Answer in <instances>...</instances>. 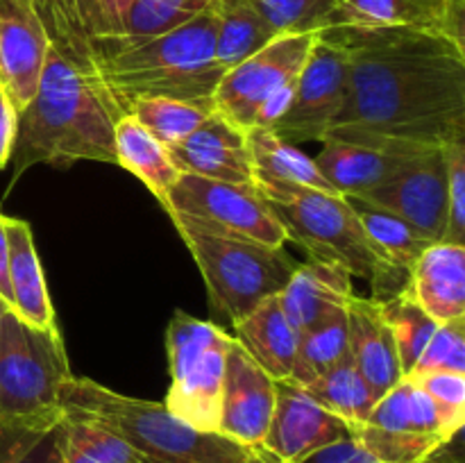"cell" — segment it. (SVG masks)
<instances>
[{
	"label": "cell",
	"instance_id": "obj_15",
	"mask_svg": "<svg viewBox=\"0 0 465 463\" xmlns=\"http://www.w3.org/2000/svg\"><path fill=\"white\" fill-rule=\"evenodd\" d=\"M352 436L341 418L322 409L295 381H275V409L262 448L280 463H298L313 449Z\"/></svg>",
	"mask_w": 465,
	"mask_h": 463
},
{
	"label": "cell",
	"instance_id": "obj_33",
	"mask_svg": "<svg viewBox=\"0 0 465 463\" xmlns=\"http://www.w3.org/2000/svg\"><path fill=\"white\" fill-rule=\"evenodd\" d=\"M348 354V316L345 309H336L300 334L298 361L289 381H295L298 386L312 384L316 377L343 361Z\"/></svg>",
	"mask_w": 465,
	"mask_h": 463
},
{
	"label": "cell",
	"instance_id": "obj_45",
	"mask_svg": "<svg viewBox=\"0 0 465 463\" xmlns=\"http://www.w3.org/2000/svg\"><path fill=\"white\" fill-rule=\"evenodd\" d=\"M459 436H461V434H459ZM459 436L454 440H450L448 445H443L440 449H436L431 457H427L425 461H420V463H463L461 452H459V448H457Z\"/></svg>",
	"mask_w": 465,
	"mask_h": 463
},
{
	"label": "cell",
	"instance_id": "obj_22",
	"mask_svg": "<svg viewBox=\"0 0 465 463\" xmlns=\"http://www.w3.org/2000/svg\"><path fill=\"white\" fill-rule=\"evenodd\" d=\"M7 241L12 311L36 330H59L30 222L7 216Z\"/></svg>",
	"mask_w": 465,
	"mask_h": 463
},
{
	"label": "cell",
	"instance_id": "obj_38",
	"mask_svg": "<svg viewBox=\"0 0 465 463\" xmlns=\"http://www.w3.org/2000/svg\"><path fill=\"white\" fill-rule=\"evenodd\" d=\"M436 370L465 375V318L439 322L430 343L425 345L420 359L413 366L411 375H425V372Z\"/></svg>",
	"mask_w": 465,
	"mask_h": 463
},
{
	"label": "cell",
	"instance_id": "obj_34",
	"mask_svg": "<svg viewBox=\"0 0 465 463\" xmlns=\"http://www.w3.org/2000/svg\"><path fill=\"white\" fill-rule=\"evenodd\" d=\"M377 304H380L381 316H384L391 331H393L404 377L411 375L413 366L420 359L425 345L430 343L431 334L436 331L439 322L413 300L407 286L402 291H398V293L389 295V298L377 300Z\"/></svg>",
	"mask_w": 465,
	"mask_h": 463
},
{
	"label": "cell",
	"instance_id": "obj_29",
	"mask_svg": "<svg viewBox=\"0 0 465 463\" xmlns=\"http://www.w3.org/2000/svg\"><path fill=\"white\" fill-rule=\"evenodd\" d=\"M57 431L66 463H153L130 440L89 418L64 411Z\"/></svg>",
	"mask_w": 465,
	"mask_h": 463
},
{
	"label": "cell",
	"instance_id": "obj_27",
	"mask_svg": "<svg viewBox=\"0 0 465 463\" xmlns=\"http://www.w3.org/2000/svg\"><path fill=\"white\" fill-rule=\"evenodd\" d=\"M209 5H212V0H132L118 36L94 39L89 44L94 64L95 54L104 53V50L153 39V36L166 34V32L186 25L195 16H200L204 9H209Z\"/></svg>",
	"mask_w": 465,
	"mask_h": 463
},
{
	"label": "cell",
	"instance_id": "obj_17",
	"mask_svg": "<svg viewBox=\"0 0 465 463\" xmlns=\"http://www.w3.org/2000/svg\"><path fill=\"white\" fill-rule=\"evenodd\" d=\"M425 150L430 148L402 143H354L325 136L322 150L313 162L336 193L363 195L393 182Z\"/></svg>",
	"mask_w": 465,
	"mask_h": 463
},
{
	"label": "cell",
	"instance_id": "obj_41",
	"mask_svg": "<svg viewBox=\"0 0 465 463\" xmlns=\"http://www.w3.org/2000/svg\"><path fill=\"white\" fill-rule=\"evenodd\" d=\"M132 0H73L82 32L89 39H112L123 27Z\"/></svg>",
	"mask_w": 465,
	"mask_h": 463
},
{
	"label": "cell",
	"instance_id": "obj_13",
	"mask_svg": "<svg viewBox=\"0 0 465 463\" xmlns=\"http://www.w3.org/2000/svg\"><path fill=\"white\" fill-rule=\"evenodd\" d=\"M357 198L402 218L431 243L443 241L448 230V172L443 145L425 150L393 182Z\"/></svg>",
	"mask_w": 465,
	"mask_h": 463
},
{
	"label": "cell",
	"instance_id": "obj_36",
	"mask_svg": "<svg viewBox=\"0 0 465 463\" xmlns=\"http://www.w3.org/2000/svg\"><path fill=\"white\" fill-rule=\"evenodd\" d=\"M275 36L307 34L331 27L334 0H250Z\"/></svg>",
	"mask_w": 465,
	"mask_h": 463
},
{
	"label": "cell",
	"instance_id": "obj_26",
	"mask_svg": "<svg viewBox=\"0 0 465 463\" xmlns=\"http://www.w3.org/2000/svg\"><path fill=\"white\" fill-rule=\"evenodd\" d=\"M248 143L250 154H252L254 182H284V184H298L304 189L336 193L330 182L322 177L313 157L282 139L271 127H250Z\"/></svg>",
	"mask_w": 465,
	"mask_h": 463
},
{
	"label": "cell",
	"instance_id": "obj_11",
	"mask_svg": "<svg viewBox=\"0 0 465 463\" xmlns=\"http://www.w3.org/2000/svg\"><path fill=\"white\" fill-rule=\"evenodd\" d=\"M348 100V50L327 30L318 32L295 84L289 112L272 127L293 141H322L334 127Z\"/></svg>",
	"mask_w": 465,
	"mask_h": 463
},
{
	"label": "cell",
	"instance_id": "obj_31",
	"mask_svg": "<svg viewBox=\"0 0 465 463\" xmlns=\"http://www.w3.org/2000/svg\"><path fill=\"white\" fill-rule=\"evenodd\" d=\"M345 198L352 204L354 213L361 221L363 232L368 234L371 243L375 245L377 252L384 257V261H389L400 272L409 275L416 259L420 257L422 250L431 241H427L420 232H416L409 222L393 216L386 209L375 207V204L366 202V200L357 198V195H345Z\"/></svg>",
	"mask_w": 465,
	"mask_h": 463
},
{
	"label": "cell",
	"instance_id": "obj_12",
	"mask_svg": "<svg viewBox=\"0 0 465 463\" xmlns=\"http://www.w3.org/2000/svg\"><path fill=\"white\" fill-rule=\"evenodd\" d=\"M318 32L280 34L239 66L225 71L213 91V107L245 132L254 127L262 104L289 82L298 80Z\"/></svg>",
	"mask_w": 465,
	"mask_h": 463
},
{
	"label": "cell",
	"instance_id": "obj_47",
	"mask_svg": "<svg viewBox=\"0 0 465 463\" xmlns=\"http://www.w3.org/2000/svg\"><path fill=\"white\" fill-rule=\"evenodd\" d=\"M7 311H9V307L3 302V300H0V330H3V318H5V313H7Z\"/></svg>",
	"mask_w": 465,
	"mask_h": 463
},
{
	"label": "cell",
	"instance_id": "obj_42",
	"mask_svg": "<svg viewBox=\"0 0 465 463\" xmlns=\"http://www.w3.org/2000/svg\"><path fill=\"white\" fill-rule=\"evenodd\" d=\"M298 463H377L375 457L359 443L354 436H345V438L327 443L322 448L313 449Z\"/></svg>",
	"mask_w": 465,
	"mask_h": 463
},
{
	"label": "cell",
	"instance_id": "obj_43",
	"mask_svg": "<svg viewBox=\"0 0 465 463\" xmlns=\"http://www.w3.org/2000/svg\"><path fill=\"white\" fill-rule=\"evenodd\" d=\"M18 134V109L14 107L12 98L0 86V171L7 168L12 159L14 143Z\"/></svg>",
	"mask_w": 465,
	"mask_h": 463
},
{
	"label": "cell",
	"instance_id": "obj_19",
	"mask_svg": "<svg viewBox=\"0 0 465 463\" xmlns=\"http://www.w3.org/2000/svg\"><path fill=\"white\" fill-rule=\"evenodd\" d=\"M345 316H348L350 357L375 398L380 399L404 377L393 331L381 316L377 300L372 298L354 293L345 307Z\"/></svg>",
	"mask_w": 465,
	"mask_h": 463
},
{
	"label": "cell",
	"instance_id": "obj_44",
	"mask_svg": "<svg viewBox=\"0 0 465 463\" xmlns=\"http://www.w3.org/2000/svg\"><path fill=\"white\" fill-rule=\"evenodd\" d=\"M0 300L12 309V286H9V241L7 216L0 212Z\"/></svg>",
	"mask_w": 465,
	"mask_h": 463
},
{
	"label": "cell",
	"instance_id": "obj_3",
	"mask_svg": "<svg viewBox=\"0 0 465 463\" xmlns=\"http://www.w3.org/2000/svg\"><path fill=\"white\" fill-rule=\"evenodd\" d=\"M62 407L123 436L153 463H280L262 445L200 431L173 416L163 402L123 395L89 377L73 375L66 381Z\"/></svg>",
	"mask_w": 465,
	"mask_h": 463
},
{
	"label": "cell",
	"instance_id": "obj_14",
	"mask_svg": "<svg viewBox=\"0 0 465 463\" xmlns=\"http://www.w3.org/2000/svg\"><path fill=\"white\" fill-rule=\"evenodd\" d=\"M50 44L35 0H0V86L18 112L35 98Z\"/></svg>",
	"mask_w": 465,
	"mask_h": 463
},
{
	"label": "cell",
	"instance_id": "obj_10",
	"mask_svg": "<svg viewBox=\"0 0 465 463\" xmlns=\"http://www.w3.org/2000/svg\"><path fill=\"white\" fill-rule=\"evenodd\" d=\"M166 213L180 212L218 234L284 248L289 241L271 204L254 184H227L182 172L166 198Z\"/></svg>",
	"mask_w": 465,
	"mask_h": 463
},
{
	"label": "cell",
	"instance_id": "obj_37",
	"mask_svg": "<svg viewBox=\"0 0 465 463\" xmlns=\"http://www.w3.org/2000/svg\"><path fill=\"white\" fill-rule=\"evenodd\" d=\"M35 5L44 18L53 45H57L64 54H68L80 66L95 71L89 39L82 32L73 0H35Z\"/></svg>",
	"mask_w": 465,
	"mask_h": 463
},
{
	"label": "cell",
	"instance_id": "obj_35",
	"mask_svg": "<svg viewBox=\"0 0 465 463\" xmlns=\"http://www.w3.org/2000/svg\"><path fill=\"white\" fill-rule=\"evenodd\" d=\"M62 418L44 422L0 420V463H66L59 449Z\"/></svg>",
	"mask_w": 465,
	"mask_h": 463
},
{
	"label": "cell",
	"instance_id": "obj_5",
	"mask_svg": "<svg viewBox=\"0 0 465 463\" xmlns=\"http://www.w3.org/2000/svg\"><path fill=\"white\" fill-rule=\"evenodd\" d=\"M254 186L271 204L289 241L302 245L309 259L339 263L352 277L371 281L372 300L404 289L409 275L377 252L345 195L268 180L254 182Z\"/></svg>",
	"mask_w": 465,
	"mask_h": 463
},
{
	"label": "cell",
	"instance_id": "obj_28",
	"mask_svg": "<svg viewBox=\"0 0 465 463\" xmlns=\"http://www.w3.org/2000/svg\"><path fill=\"white\" fill-rule=\"evenodd\" d=\"M213 12H216L213 59L223 71L239 66L250 54L275 39L271 27L263 23L250 0H213Z\"/></svg>",
	"mask_w": 465,
	"mask_h": 463
},
{
	"label": "cell",
	"instance_id": "obj_6",
	"mask_svg": "<svg viewBox=\"0 0 465 463\" xmlns=\"http://www.w3.org/2000/svg\"><path fill=\"white\" fill-rule=\"evenodd\" d=\"M207 284L209 302L234 325L266 298L280 295L298 263L284 248L218 234L180 212H168Z\"/></svg>",
	"mask_w": 465,
	"mask_h": 463
},
{
	"label": "cell",
	"instance_id": "obj_46",
	"mask_svg": "<svg viewBox=\"0 0 465 463\" xmlns=\"http://www.w3.org/2000/svg\"><path fill=\"white\" fill-rule=\"evenodd\" d=\"M427 3L436 5L439 9H443L459 27H463V9H465V0H427Z\"/></svg>",
	"mask_w": 465,
	"mask_h": 463
},
{
	"label": "cell",
	"instance_id": "obj_23",
	"mask_svg": "<svg viewBox=\"0 0 465 463\" xmlns=\"http://www.w3.org/2000/svg\"><path fill=\"white\" fill-rule=\"evenodd\" d=\"M234 339L275 381L293 377L300 334L282 311L277 295L266 298L248 316L234 322Z\"/></svg>",
	"mask_w": 465,
	"mask_h": 463
},
{
	"label": "cell",
	"instance_id": "obj_24",
	"mask_svg": "<svg viewBox=\"0 0 465 463\" xmlns=\"http://www.w3.org/2000/svg\"><path fill=\"white\" fill-rule=\"evenodd\" d=\"M331 27H420L452 36L465 45L463 27L427 0H334Z\"/></svg>",
	"mask_w": 465,
	"mask_h": 463
},
{
	"label": "cell",
	"instance_id": "obj_20",
	"mask_svg": "<svg viewBox=\"0 0 465 463\" xmlns=\"http://www.w3.org/2000/svg\"><path fill=\"white\" fill-rule=\"evenodd\" d=\"M404 286L436 322L465 318V245L448 241L427 245Z\"/></svg>",
	"mask_w": 465,
	"mask_h": 463
},
{
	"label": "cell",
	"instance_id": "obj_18",
	"mask_svg": "<svg viewBox=\"0 0 465 463\" xmlns=\"http://www.w3.org/2000/svg\"><path fill=\"white\" fill-rule=\"evenodd\" d=\"M168 153L180 172L227 184H254L248 132L221 112H213Z\"/></svg>",
	"mask_w": 465,
	"mask_h": 463
},
{
	"label": "cell",
	"instance_id": "obj_1",
	"mask_svg": "<svg viewBox=\"0 0 465 463\" xmlns=\"http://www.w3.org/2000/svg\"><path fill=\"white\" fill-rule=\"evenodd\" d=\"M348 50V100L327 136L440 148L465 134V45L420 27H327Z\"/></svg>",
	"mask_w": 465,
	"mask_h": 463
},
{
	"label": "cell",
	"instance_id": "obj_7",
	"mask_svg": "<svg viewBox=\"0 0 465 463\" xmlns=\"http://www.w3.org/2000/svg\"><path fill=\"white\" fill-rule=\"evenodd\" d=\"M71 377L62 331L36 330L9 309L0 330V420H59Z\"/></svg>",
	"mask_w": 465,
	"mask_h": 463
},
{
	"label": "cell",
	"instance_id": "obj_16",
	"mask_svg": "<svg viewBox=\"0 0 465 463\" xmlns=\"http://www.w3.org/2000/svg\"><path fill=\"white\" fill-rule=\"evenodd\" d=\"M275 409V379L234 339L227 352L218 434L243 445H262Z\"/></svg>",
	"mask_w": 465,
	"mask_h": 463
},
{
	"label": "cell",
	"instance_id": "obj_25",
	"mask_svg": "<svg viewBox=\"0 0 465 463\" xmlns=\"http://www.w3.org/2000/svg\"><path fill=\"white\" fill-rule=\"evenodd\" d=\"M114 153H116V166L139 177L157 198V202L166 207L168 193L182 175L173 163L166 145L154 139L136 118L123 113L114 125Z\"/></svg>",
	"mask_w": 465,
	"mask_h": 463
},
{
	"label": "cell",
	"instance_id": "obj_8",
	"mask_svg": "<svg viewBox=\"0 0 465 463\" xmlns=\"http://www.w3.org/2000/svg\"><path fill=\"white\" fill-rule=\"evenodd\" d=\"M168 395L163 407L200 431H218L227 352L234 336L177 309L166 327Z\"/></svg>",
	"mask_w": 465,
	"mask_h": 463
},
{
	"label": "cell",
	"instance_id": "obj_40",
	"mask_svg": "<svg viewBox=\"0 0 465 463\" xmlns=\"http://www.w3.org/2000/svg\"><path fill=\"white\" fill-rule=\"evenodd\" d=\"M448 172V243L465 245V134L443 145Z\"/></svg>",
	"mask_w": 465,
	"mask_h": 463
},
{
	"label": "cell",
	"instance_id": "obj_4",
	"mask_svg": "<svg viewBox=\"0 0 465 463\" xmlns=\"http://www.w3.org/2000/svg\"><path fill=\"white\" fill-rule=\"evenodd\" d=\"M216 12L209 9L177 30L95 54V71L125 112L136 98H213L225 75L213 59Z\"/></svg>",
	"mask_w": 465,
	"mask_h": 463
},
{
	"label": "cell",
	"instance_id": "obj_9",
	"mask_svg": "<svg viewBox=\"0 0 465 463\" xmlns=\"http://www.w3.org/2000/svg\"><path fill=\"white\" fill-rule=\"evenodd\" d=\"M352 436L377 463H420L457 438L413 377H402L381 395Z\"/></svg>",
	"mask_w": 465,
	"mask_h": 463
},
{
	"label": "cell",
	"instance_id": "obj_21",
	"mask_svg": "<svg viewBox=\"0 0 465 463\" xmlns=\"http://www.w3.org/2000/svg\"><path fill=\"white\" fill-rule=\"evenodd\" d=\"M352 280L339 263L309 259L295 266L277 300L293 330L302 334L327 313L348 307L354 295Z\"/></svg>",
	"mask_w": 465,
	"mask_h": 463
},
{
	"label": "cell",
	"instance_id": "obj_32",
	"mask_svg": "<svg viewBox=\"0 0 465 463\" xmlns=\"http://www.w3.org/2000/svg\"><path fill=\"white\" fill-rule=\"evenodd\" d=\"M216 112L213 98L177 100V98H136L125 107V113L141 123L168 150L182 143L200 123Z\"/></svg>",
	"mask_w": 465,
	"mask_h": 463
},
{
	"label": "cell",
	"instance_id": "obj_39",
	"mask_svg": "<svg viewBox=\"0 0 465 463\" xmlns=\"http://www.w3.org/2000/svg\"><path fill=\"white\" fill-rule=\"evenodd\" d=\"M409 377H413L420 384V389L430 395L431 402L436 404V409L443 416L450 434H461L465 422V375H461V372L436 370Z\"/></svg>",
	"mask_w": 465,
	"mask_h": 463
},
{
	"label": "cell",
	"instance_id": "obj_30",
	"mask_svg": "<svg viewBox=\"0 0 465 463\" xmlns=\"http://www.w3.org/2000/svg\"><path fill=\"white\" fill-rule=\"evenodd\" d=\"M322 409L334 413L336 418L345 422L350 429H357L371 416L372 407H375L377 398L361 377V372L354 366L352 357H345L343 361L336 363L327 372L312 381V384L302 386Z\"/></svg>",
	"mask_w": 465,
	"mask_h": 463
},
{
	"label": "cell",
	"instance_id": "obj_2",
	"mask_svg": "<svg viewBox=\"0 0 465 463\" xmlns=\"http://www.w3.org/2000/svg\"><path fill=\"white\" fill-rule=\"evenodd\" d=\"M123 107L103 77L50 44L35 98L18 112L14 180L32 166L71 168L77 162L116 166L114 125Z\"/></svg>",
	"mask_w": 465,
	"mask_h": 463
}]
</instances>
